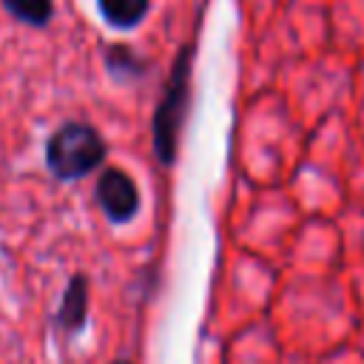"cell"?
<instances>
[{
	"mask_svg": "<svg viewBox=\"0 0 364 364\" xmlns=\"http://www.w3.org/2000/svg\"><path fill=\"white\" fill-rule=\"evenodd\" d=\"M193 54H196V43H185L173 60L171 77L165 82L162 100L156 102L154 119H151V136H154V154L159 156L162 165H171L176 159V148H179V134L182 125L188 119V108H191V68H193Z\"/></svg>",
	"mask_w": 364,
	"mask_h": 364,
	"instance_id": "obj_1",
	"label": "cell"
},
{
	"mask_svg": "<svg viewBox=\"0 0 364 364\" xmlns=\"http://www.w3.org/2000/svg\"><path fill=\"white\" fill-rule=\"evenodd\" d=\"M102 159L105 142L88 122H65L46 142V165L63 182L91 173L97 165H102Z\"/></svg>",
	"mask_w": 364,
	"mask_h": 364,
	"instance_id": "obj_2",
	"label": "cell"
},
{
	"mask_svg": "<svg viewBox=\"0 0 364 364\" xmlns=\"http://www.w3.org/2000/svg\"><path fill=\"white\" fill-rule=\"evenodd\" d=\"M97 202L105 210V216L117 225L131 222L139 210V191L134 179L119 168H105L97 179Z\"/></svg>",
	"mask_w": 364,
	"mask_h": 364,
	"instance_id": "obj_3",
	"label": "cell"
},
{
	"mask_svg": "<svg viewBox=\"0 0 364 364\" xmlns=\"http://www.w3.org/2000/svg\"><path fill=\"white\" fill-rule=\"evenodd\" d=\"M85 316H88V279L74 276L63 293L60 307H57V327L65 333H77V330H82Z\"/></svg>",
	"mask_w": 364,
	"mask_h": 364,
	"instance_id": "obj_4",
	"label": "cell"
},
{
	"mask_svg": "<svg viewBox=\"0 0 364 364\" xmlns=\"http://www.w3.org/2000/svg\"><path fill=\"white\" fill-rule=\"evenodd\" d=\"M97 6H100V14L105 17L108 26L125 31V28H134L145 20L151 0H97Z\"/></svg>",
	"mask_w": 364,
	"mask_h": 364,
	"instance_id": "obj_5",
	"label": "cell"
},
{
	"mask_svg": "<svg viewBox=\"0 0 364 364\" xmlns=\"http://www.w3.org/2000/svg\"><path fill=\"white\" fill-rule=\"evenodd\" d=\"M6 11L26 26H48L54 17V0H3Z\"/></svg>",
	"mask_w": 364,
	"mask_h": 364,
	"instance_id": "obj_6",
	"label": "cell"
},
{
	"mask_svg": "<svg viewBox=\"0 0 364 364\" xmlns=\"http://www.w3.org/2000/svg\"><path fill=\"white\" fill-rule=\"evenodd\" d=\"M105 65L114 77H139L145 71V63L128 48V46H108L105 48Z\"/></svg>",
	"mask_w": 364,
	"mask_h": 364,
	"instance_id": "obj_7",
	"label": "cell"
},
{
	"mask_svg": "<svg viewBox=\"0 0 364 364\" xmlns=\"http://www.w3.org/2000/svg\"><path fill=\"white\" fill-rule=\"evenodd\" d=\"M114 364H128V361H114Z\"/></svg>",
	"mask_w": 364,
	"mask_h": 364,
	"instance_id": "obj_8",
	"label": "cell"
}]
</instances>
